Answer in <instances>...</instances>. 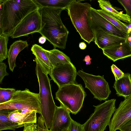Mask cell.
<instances>
[{
	"mask_svg": "<svg viewBox=\"0 0 131 131\" xmlns=\"http://www.w3.org/2000/svg\"><path fill=\"white\" fill-rule=\"evenodd\" d=\"M39 8L33 0H0V35L10 37L24 18Z\"/></svg>",
	"mask_w": 131,
	"mask_h": 131,
	"instance_id": "cell-1",
	"label": "cell"
},
{
	"mask_svg": "<svg viewBox=\"0 0 131 131\" xmlns=\"http://www.w3.org/2000/svg\"><path fill=\"white\" fill-rule=\"evenodd\" d=\"M63 9L52 7L39 8L41 19L38 33L45 37L53 46L62 49L66 48L69 31L63 24L61 14Z\"/></svg>",
	"mask_w": 131,
	"mask_h": 131,
	"instance_id": "cell-2",
	"label": "cell"
},
{
	"mask_svg": "<svg viewBox=\"0 0 131 131\" xmlns=\"http://www.w3.org/2000/svg\"><path fill=\"white\" fill-rule=\"evenodd\" d=\"M35 60L36 63V73L39 87L40 114L44 121L45 126L48 129H49L57 106L52 94L50 80L38 61L35 59Z\"/></svg>",
	"mask_w": 131,
	"mask_h": 131,
	"instance_id": "cell-3",
	"label": "cell"
},
{
	"mask_svg": "<svg viewBox=\"0 0 131 131\" xmlns=\"http://www.w3.org/2000/svg\"><path fill=\"white\" fill-rule=\"evenodd\" d=\"M91 5L73 0L67 10L72 24L82 39L89 44L94 40V36L89 26L88 15Z\"/></svg>",
	"mask_w": 131,
	"mask_h": 131,
	"instance_id": "cell-4",
	"label": "cell"
},
{
	"mask_svg": "<svg viewBox=\"0 0 131 131\" xmlns=\"http://www.w3.org/2000/svg\"><path fill=\"white\" fill-rule=\"evenodd\" d=\"M116 100L112 99L95 107L94 112L82 125L84 131H104L116 111Z\"/></svg>",
	"mask_w": 131,
	"mask_h": 131,
	"instance_id": "cell-5",
	"label": "cell"
},
{
	"mask_svg": "<svg viewBox=\"0 0 131 131\" xmlns=\"http://www.w3.org/2000/svg\"><path fill=\"white\" fill-rule=\"evenodd\" d=\"M86 95L81 84H73L59 88L56 99L72 114H76L83 106Z\"/></svg>",
	"mask_w": 131,
	"mask_h": 131,
	"instance_id": "cell-6",
	"label": "cell"
},
{
	"mask_svg": "<svg viewBox=\"0 0 131 131\" xmlns=\"http://www.w3.org/2000/svg\"><path fill=\"white\" fill-rule=\"evenodd\" d=\"M27 108L41 114L39 93L32 92L29 89L16 90L12 99L0 104V110L3 109L17 110Z\"/></svg>",
	"mask_w": 131,
	"mask_h": 131,
	"instance_id": "cell-7",
	"label": "cell"
},
{
	"mask_svg": "<svg viewBox=\"0 0 131 131\" xmlns=\"http://www.w3.org/2000/svg\"><path fill=\"white\" fill-rule=\"evenodd\" d=\"M77 75L82 79L85 87L89 90L96 99L101 101L109 97L111 91L103 75H94L85 72L82 69L79 70Z\"/></svg>",
	"mask_w": 131,
	"mask_h": 131,
	"instance_id": "cell-8",
	"label": "cell"
},
{
	"mask_svg": "<svg viewBox=\"0 0 131 131\" xmlns=\"http://www.w3.org/2000/svg\"><path fill=\"white\" fill-rule=\"evenodd\" d=\"M75 66L70 63L58 64L52 69L50 76L58 88L74 84L77 75Z\"/></svg>",
	"mask_w": 131,
	"mask_h": 131,
	"instance_id": "cell-9",
	"label": "cell"
},
{
	"mask_svg": "<svg viewBox=\"0 0 131 131\" xmlns=\"http://www.w3.org/2000/svg\"><path fill=\"white\" fill-rule=\"evenodd\" d=\"M41 25V17L38 10L27 15L16 27L10 36L12 38L27 36L38 32Z\"/></svg>",
	"mask_w": 131,
	"mask_h": 131,
	"instance_id": "cell-10",
	"label": "cell"
},
{
	"mask_svg": "<svg viewBox=\"0 0 131 131\" xmlns=\"http://www.w3.org/2000/svg\"><path fill=\"white\" fill-rule=\"evenodd\" d=\"M131 118V95L125 97L113 114L109 124V131H116Z\"/></svg>",
	"mask_w": 131,
	"mask_h": 131,
	"instance_id": "cell-11",
	"label": "cell"
},
{
	"mask_svg": "<svg viewBox=\"0 0 131 131\" xmlns=\"http://www.w3.org/2000/svg\"><path fill=\"white\" fill-rule=\"evenodd\" d=\"M88 23L94 36L95 44L102 50L107 47L126 42V38L113 35L98 26Z\"/></svg>",
	"mask_w": 131,
	"mask_h": 131,
	"instance_id": "cell-12",
	"label": "cell"
},
{
	"mask_svg": "<svg viewBox=\"0 0 131 131\" xmlns=\"http://www.w3.org/2000/svg\"><path fill=\"white\" fill-rule=\"evenodd\" d=\"M88 22L98 26L106 31L118 37L126 38L127 35L99 14L91 7L87 17Z\"/></svg>",
	"mask_w": 131,
	"mask_h": 131,
	"instance_id": "cell-13",
	"label": "cell"
},
{
	"mask_svg": "<svg viewBox=\"0 0 131 131\" xmlns=\"http://www.w3.org/2000/svg\"><path fill=\"white\" fill-rule=\"evenodd\" d=\"M70 112L60 104L56 106L52 124L51 131H63L69 129L71 119Z\"/></svg>",
	"mask_w": 131,
	"mask_h": 131,
	"instance_id": "cell-14",
	"label": "cell"
},
{
	"mask_svg": "<svg viewBox=\"0 0 131 131\" xmlns=\"http://www.w3.org/2000/svg\"><path fill=\"white\" fill-rule=\"evenodd\" d=\"M102 50L104 55L114 62L131 56V48L126 42L107 47Z\"/></svg>",
	"mask_w": 131,
	"mask_h": 131,
	"instance_id": "cell-15",
	"label": "cell"
},
{
	"mask_svg": "<svg viewBox=\"0 0 131 131\" xmlns=\"http://www.w3.org/2000/svg\"><path fill=\"white\" fill-rule=\"evenodd\" d=\"M8 117L12 122L19 125L25 124H36L37 112L35 111L28 113H23L20 110L9 109Z\"/></svg>",
	"mask_w": 131,
	"mask_h": 131,
	"instance_id": "cell-16",
	"label": "cell"
},
{
	"mask_svg": "<svg viewBox=\"0 0 131 131\" xmlns=\"http://www.w3.org/2000/svg\"><path fill=\"white\" fill-rule=\"evenodd\" d=\"M31 51L46 73L49 74L53 68L50 61L48 50L37 44L32 45Z\"/></svg>",
	"mask_w": 131,
	"mask_h": 131,
	"instance_id": "cell-17",
	"label": "cell"
},
{
	"mask_svg": "<svg viewBox=\"0 0 131 131\" xmlns=\"http://www.w3.org/2000/svg\"><path fill=\"white\" fill-rule=\"evenodd\" d=\"M28 45L27 41L19 40L15 41L10 46L8 52L7 58L9 68L12 72L16 66V60L17 56Z\"/></svg>",
	"mask_w": 131,
	"mask_h": 131,
	"instance_id": "cell-18",
	"label": "cell"
},
{
	"mask_svg": "<svg viewBox=\"0 0 131 131\" xmlns=\"http://www.w3.org/2000/svg\"><path fill=\"white\" fill-rule=\"evenodd\" d=\"M113 87L118 96L125 97L131 95V77L130 74L126 73L121 78L115 81Z\"/></svg>",
	"mask_w": 131,
	"mask_h": 131,
	"instance_id": "cell-19",
	"label": "cell"
},
{
	"mask_svg": "<svg viewBox=\"0 0 131 131\" xmlns=\"http://www.w3.org/2000/svg\"><path fill=\"white\" fill-rule=\"evenodd\" d=\"M98 2L101 9L105 10L112 14L120 20L130 23L131 20L130 17L126 14L122 12H119L114 8L108 1L98 0Z\"/></svg>",
	"mask_w": 131,
	"mask_h": 131,
	"instance_id": "cell-20",
	"label": "cell"
},
{
	"mask_svg": "<svg viewBox=\"0 0 131 131\" xmlns=\"http://www.w3.org/2000/svg\"><path fill=\"white\" fill-rule=\"evenodd\" d=\"M39 8L52 7L67 9L73 0H33Z\"/></svg>",
	"mask_w": 131,
	"mask_h": 131,
	"instance_id": "cell-21",
	"label": "cell"
},
{
	"mask_svg": "<svg viewBox=\"0 0 131 131\" xmlns=\"http://www.w3.org/2000/svg\"><path fill=\"white\" fill-rule=\"evenodd\" d=\"M48 52L50 61L53 67L61 63H71L69 57L58 49L54 48L48 50Z\"/></svg>",
	"mask_w": 131,
	"mask_h": 131,
	"instance_id": "cell-22",
	"label": "cell"
},
{
	"mask_svg": "<svg viewBox=\"0 0 131 131\" xmlns=\"http://www.w3.org/2000/svg\"><path fill=\"white\" fill-rule=\"evenodd\" d=\"M9 111L8 109L0 110V130L8 129L15 130L18 128L24 126V125H19L9 119Z\"/></svg>",
	"mask_w": 131,
	"mask_h": 131,
	"instance_id": "cell-23",
	"label": "cell"
},
{
	"mask_svg": "<svg viewBox=\"0 0 131 131\" xmlns=\"http://www.w3.org/2000/svg\"><path fill=\"white\" fill-rule=\"evenodd\" d=\"M97 12L112 24L127 35L129 27L109 13L102 9H96Z\"/></svg>",
	"mask_w": 131,
	"mask_h": 131,
	"instance_id": "cell-24",
	"label": "cell"
},
{
	"mask_svg": "<svg viewBox=\"0 0 131 131\" xmlns=\"http://www.w3.org/2000/svg\"><path fill=\"white\" fill-rule=\"evenodd\" d=\"M9 37L0 35V62L8 58L7 45Z\"/></svg>",
	"mask_w": 131,
	"mask_h": 131,
	"instance_id": "cell-25",
	"label": "cell"
},
{
	"mask_svg": "<svg viewBox=\"0 0 131 131\" xmlns=\"http://www.w3.org/2000/svg\"><path fill=\"white\" fill-rule=\"evenodd\" d=\"M16 90L14 88H0V104L7 102L12 98Z\"/></svg>",
	"mask_w": 131,
	"mask_h": 131,
	"instance_id": "cell-26",
	"label": "cell"
},
{
	"mask_svg": "<svg viewBox=\"0 0 131 131\" xmlns=\"http://www.w3.org/2000/svg\"><path fill=\"white\" fill-rule=\"evenodd\" d=\"M117 1L124 8L126 14L129 16L131 20V0H118Z\"/></svg>",
	"mask_w": 131,
	"mask_h": 131,
	"instance_id": "cell-27",
	"label": "cell"
},
{
	"mask_svg": "<svg viewBox=\"0 0 131 131\" xmlns=\"http://www.w3.org/2000/svg\"><path fill=\"white\" fill-rule=\"evenodd\" d=\"M111 68L115 77V81L120 79L124 76L125 74L115 65L113 64Z\"/></svg>",
	"mask_w": 131,
	"mask_h": 131,
	"instance_id": "cell-28",
	"label": "cell"
},
{
	"mask_svg": "<svg viewBox=\"0 0 131 131\" xmlns=\"http://www.w3.org/2000/svg\"><path fill=\"white\" fill-rule=\"evenodd\" d=\"M69 131H84L83 125L71 119Z\"/></svg>",
	"mask_w": 131,
	"mask_h": 131,
	"instance_id": "cell-29",
	"label": "cell"
},
{
	"mask_svg": "<svg viewBox=\"0 0 131 131\" xmlns=\"http://www.w3.org/2000/svg\"><path fill=\"white\" fill-rule=\"evenodd\" d=\"M7 66L5 63L0 62V83L1 84L3 79L6 76L8 75L9 74L6 71Z\"/></svg>",
	"mask_w": 131,
	"mask_h": 131,
	"instance_id": "cell-30",
	"label": "cell"
},
{
	"mask_svg": "<svg viewBox=\"0 0 131 131\" xmlns=\"http://www.w3.org/2000/svg\"><path fill=\"white\" fill-rule=\"evenodd\" d=\"M37 131H47V128L45 126L44 121L41 115L37 119Z\"/></svg>",
	"mask_w": 131,
	"mask_h": 131,
	"instance_id": "cell-31",
	"label": "cell"
},
{
	"mask_svg": "<svg viewBox=\"0 0 131 131\" xmlns=\"http://www.w3.org/2000/svg\"><path fill=\"white\" fill-rule=\"evenodd\" d=\"M23 131H37V124H25Z\"/></svg>",
	"mask_w": 131,
	"mask_h": 131,
	"instance_id": "cell-32",
	"label": "cell"
},
{
	"mask_svg": "<svg viewBox=\"0 0 131 131\" xmlns=\"http://www.w3.org/2000/svg\"><path fill=\"white\" fill-rule=\"evenodd\" d=\"M119 130L120 131H131V118L121 126Z\"/></svg>",
	"mask_w": 131,
	"mask_h": 131,
	"instance_id": "cell-33",
	"label": "cell"
},
{
	"mask_svg": "<svg viewBox=\"0 0 131 131\" xmlns=\"http://www.w3.org/2000/svg\"><path fill=\"white\" fill-rule=\"evenodd\" d=\"M126 42L131 48V29L129 28L127 34Z\"/></svg>",
	"mask_w": 131,
	"mask_h": 131,
	"instance_id": "cell-34",
	"label": "cell"
},
{
	"mask_svg": "<svg viewBox=\"0 0 131 131\" xmlns=\"http://www.w3.org/2000/svg\"><path fill=\"white\" fill-rule=\"evenodd\" d=\"M92 59L88 55L86 56L85 57L83 61H85L86 65H90L91 63V60Z\"/></svg>",
	"mask_w": 131,
	"mask_h": 131,
	"instance_id": "cell-35",
	"label": "cell"
},
{
	"mask_svg": "<svg viewBox=\"0 0 131 131\" xmlns=\"http://www.w3.org/2000/svg\"><path fill=\"white\" fill-rule=\"evenodd\" d=\"M46 39L44 37L42 36L39 39L38 41L39 43L41 44H43L45 43L46 41Z\"/></svg>",
	"mask_w": 131,
	"mask_h": 131,
	"instance_id": "cell-36",
	"label": "cell"
},
{
	"mask_svg": "<svg viewBox=\"0 0 131 131\" xmlns=\"http://www.w3.org/2000/svg\"><path fill=\"white\" fill-rule=\"evenodd\" d=\"M79 46L81 49L84 50L86 48L87 46L84 42H81L79 43Z\"/></svg>",
	"mask_w": 131,
	"mask_h": 131,
	"instance_id": "cell-37",
	"label": "cell"
},
{
	"mask_svg": "<svg viewBox=\"0 0 131 131\" xmlns=\"http://www.w3.org/2000/svg\"><path fill=\"white\" fill-rule=\"evenodd\" d=\"M47 131H50L49 129H47ZM63 131H69V129H66V130H64Z\"/></svg>",
	"mask_w": 131,
	"mask_h": 131,
	"instance_id": "cell-38",
	"label": "cell"
},
{
	"mask_svg": "<svg viewBox=\"0 0 131 131\" xmlns=\"http://www.w3.org/2000/svg\"><path fill=\"white\" fill-rule=\"evenodd\" d=\"M130 24H131V23H130Z\"/></svg>",
	"mask_w": 131,
	"mask_h": 131,
	"instance_id": "cell-39",
	"label": "cell"
}]
</instances>
